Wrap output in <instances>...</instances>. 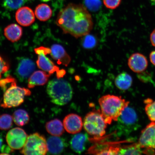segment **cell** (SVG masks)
<instances>
[{"instance_id":"1","label":"cell","mask_w":155,"mask_h":155,"mask_svg":"<svg viewBox=\"0 0 155 155\" xmlns=\"http://www.w3.org/2000/svg\"><path fill=\"white\" fill-rule=\"evenodd\" d=\"M56 24L64 33L78 38L88 35L93 27L92 19L87 9L82 5L70 3L62 9Z\"/></svg>"},{"instance_id":"2","label":"cell","mask_w":155,"mask_h":155,"mask_svg":"<svg viewBox=\"0 0 155 155\" xmlns=\"http://www.w3.org/2000/svg\"><path fill=\"white\" fill-rule=\"evenodd\" d=\"M101 114L107 124L117 121L122 112L129 106V102L120 96L108 94L103 96L98 101Z\"/></svg>"},{"instance_id":"3","label":"cell","mask_w":155,"mask_h":155,"mask_svg":"<svg viewBox=\"0 0 155 155\" xmlns=\"http://www.w3.org/2000/svg\"><path fill=\"white\" fill-rule=\"evenodd\" d=\"M1 87L5 91L3 103L1 106L8 108L20 105L24 101L25 96L30 95L31 92L28 89L17 86L16 81L11 77L4 79Z\"/></svg>"},{"instance_id":"4","label":"cell","mask_w":155,"mask_h":155,"mask_svg":"<svg viewBox=\"0 0 155 155\" xmlns=\"http://www.w3.org/2000/svg\"><path fill=\"white\" fill-rule=\"evenodd\" d=\"M47 92L53 103L63 106L72 98L73 90L69 83L63 79H54L48 82Z\"/></svg>"},{"instance_id":"5","label":"cell","mask_w":155,"mask_h":155,"mask_svg":"<svg viewBox=\"0 0 155 155\" xmlns=\"http://www.w3.org/2000/svg\"><path fill=\"white\" fill-rule=\"evenodd\" d=\"M107 124L101 112L92 111L87 114L84 121V127L89 134L95 137H101L105 134Z\"/></svg>"},{"instance_id":"6","label":"cell","mask_w":155,"mask_h":155,"mask_svg":"<svg viewBox=\"0 0 155 155\" xmlns=\"http://www.w3.org/2000/svg\"><path fill=\"white\" fill-rule=\"evenodd\" d=\"M48 151L45 137L40 134L35 133L28 137L21 153L24 155H44Z\"/></svg>"},{"instance_id":"7","label":"cell","mask_w":155,"mask_h":155,"mask_svg":"<svg viewBox=\"0 0 155 155\" xmlns=\"http://www.w3.org/2000/svg\"><path fill=\"white\" fill-rule=\"evenodd\" d=\"M117 121L120 130L124 135L129 134L138 127V119L136 112L129 106L122 112Z\"/></svg>"},{"instance_id":"8","label":"cell","mask_w":155,"mask_h":155,"mask_svg":"<svg viewBox=\"0 0 155 155\" xmlns=\"http://www.w3.org/2000/svg\"><path fill=\"white\" fill-rule=\"evenodd\" d=\"M138 144L144 149L143 153L155 152V122H152L141 131Z\"/></svg>"},{"instance_id":"9","label":"cell","mask_w":155,"mask_h":155,"mask_svg":"<svg viewBox=\"0 0 155 155\" xmlns=\"http://www.w3.org/2000/svg\"><path fill=\"white\" fill-rule=\"evenodd\" d=\"M28 137L24 130L15 127L8 132L6 139L8 144L12 150H18L24 147Z\"/></svg>"},{"instance_id":"10","label":"cell","mask_w":155,"mask_h":155,"mask_svg":"<svg viewBox=\"0 0 155 155\" xmlns=\"http://www.w3.org/2000/svg\"><path fill=\"white\" fill-rule=\"evenodd\" d=\"M36 68L34 62L28 58L19 60L16 70L17 77L21 81L26 80L32 74Z\"/></svg>"},{"instance_id":"11","label":"cell","mask_w":155,"mask_h":155,"mask_svg":"<svg viewBox=\"0 0 155 155\" xmlns=\"http://www.w3.org/2000/svg\"><path fill=\"white\" fill-rule=\"evenodd\" d=\"M64 128L68 133L76 134L82 130L83 122L82 118L78 115L71 114L67 115L63 120Z\"/></svg>"},{"instance_id":"12","label":"cell","mask_w":155,"mask_h":155,"mask_svg":"<svg viewBox=\"0 0 155 155\" xmlns=\"http://www.w3.org/2000/svg\"><path fill=\"white\" fill-rule=\"evenodd\" d=\"M128 65L134 72L141 73L144 71L148 66V61L143 54L135 53L129 58Z\"/></svg>"},{"instance_id":"13","label":"cell","mask_w":155,"mask_h":155,"mask_svg":"<svg viewBox=\"0 0 155 155\" xmlns=\"http://www.w3.org/2000/svg\"><path fill=\"white\" fill-rule=\"evenodd\" d=\"M15 19L19 24L24 26H28L35 21L33 11L30 8L23 7L20 8L15 13Z\"/></svg>"},{"instance_id":"14","label":"cell","mask_w":155,"mask_h":155,"mask_svg":"<svg viewBox=\"0 0 155 155\" xmlns=\"http://www.w3.org/2000/svg\"><path fill=\"white\" fill-rule=\"evenodd\" d=\"M50 55L60 64L68 66L71 61V58L62 46L55 44L51 46Z\"/></svg>"},{"instance_id":"15","label":"cell","mask_w":155,"mask_h":155,"mask_svg":"<svg viewBox=\"0 0 155 155\" xmlns=\"http://www.w3.org/2000/svg\"><path fill=\"white\" fill-rule=\"evenodd\" d=\"M37 54L38 55V59L36 63L39 68L50 74L55 71L57 73L59 71V68L46 57V54L42 53H38Z\"/></svg>"},{"instance_id":"16","label":"cell","mask_w":155,"mask_h":155,"mask_svg":"<svg viewBox=\"0 0 155 155\" xmlns=\"http://www.w3.org/2000/svg\"><path fill=\"white\" fill-rule=\"evenodd\" d=\"M50 75L44 71H35L29 77L28 87L32 88L36 86H43L48 82Z\"/></svg>"},{"instance_id":"17","label":"cell","mask_w":155,"mask_h":155,"mask_svg":"<svg viewBox=\"0 0 155 155\" xmlns=\"http://www.w3.org/2000/svg\"><path fill=\"white\" fill-rule=\"evenodd\" d=\"M47 141L48 151L50 153L58 154L63 152L64 148V142L59 137L53 136L49 137Z\"/></svg>"},{"instance_id":"18","label":"cell","mask_w":155,"mask_h":155,"mask_svg":"<svg viewBox=\"0 0 155 155\" xmlns=\"http://www.w3.org/2000/svg\"><path fill=\"white\" fill-rule=\"evenodd\" d=\"M4 33L8 39L14 42L20 39L22 35L23 31L22 28L19 25L12 24L6 27Z\"/></svg>"},{"instance_id":"19","label":"cell","mask_w":155,"mask_h":155,"mask_svg":"<svg viewBox=\"0 0 155 155\" xmlns=\"http://www.w3.org/2000/svg\"><path fill=\"white\" fill-rule=\"evenodd\" d=\"M46 128L48 133L54 136L60 137L64 132L63 123L58 119L48 122L46 125Z\"/></svg>"},{"instance_id":"20","label":"cell","mask_w":155,"mask_h":155,"mask_svg":"<svg viewBox=\"0 0 155 155\" xmlns=\"http://www.w3.org/2000/svg\"><path fill=\"white\" fill-rule=\"evenodd\" d=\"M132 83V77L126 72L120 74L115 79L116 86L121 90H128L131 87Z\"/></svg>"},{"instance_id":"21","label":"cell","mask_w":155,"mask_h":155,"mask_svg":"<svg viewBox=\"0 0 155 155\" xmlns=\"http://www.w3.org/2000/svg\"><path fill=\"white\" fill-rule=\"evenodd\" d=\"M35 15L39 20L42 21H47L52 15V11L49 5L46 4L39 5L35 9Z\"/></svg>"},{"instance_id":"22","label":"cell","mask_w":155,"mask_h":155,"mask_svg":"<svg viewBox=\"0 0 155 155\" xmlns=\"http://www.w3.org/2000/svg\"><path fill=\"white\" fill-rule=\"evenodd\" d=\"M87 139V135L83 134H78L75 135L71 141L73 150L78 153L83 152L85 150V145Z\"/></svg>"},{"instance_id":"23","label":"cell","mask_w":155,"mask_h":155,"mask_svg":"<svg viewBox=\"0 0 155 155\" xmlns=\"http://www.w3.org/2000/svg\"><path fill=\"white\" fill-rule=\"evenodd\" d=\"M12 117L15 124L20 127L28 124L30 119L28 112L22 109L15 111L13 114Z\"/></svg>"},{"instance_id":"24","label":"cell","mask_w":155,"mask_h":155,"mask_svg":"<svg viewBox=\"0 0 155 155\" xmlns=\"http://www.w3.org/2000/svg\"><path fill=\"white\" fill-rule=\"evenodd\" d=\"M138 143L120 148L118 155H140L143 153V151Z\"/></svg>"},{"instance_id":"25","label":"cell","mask_w":155,"mask_h":155,"mask_svg":"<svg viewBox=\"0 0 155 155\" xmlns=\"http://www.w3.org/2000/svg\"><path fill=\"white\" fill-rule=\"evenodd\" d=\"M144 103L146 104L145 112L149 119L152 122H155V101L148 98L145 101Z\"/></svg>"},{"instance_id":"26","label":"cell","mask_w":155,"mask_h":155,"mask_svg":"<svg viewBox=\"0 0 155 155\" xmlns=\"http://www.w3.org/2000/svg\"><path fill=\"white\" fill-rule=\"evenodd\" d=\"M13 117L8 114H5L0 116V129L7 130L12 125Z\"/></svg>"},{"instance_id":"27","label":"cell","mask_w":155,"mask_h":155,"mask_svg":"<svg viewBox=\"0 0 155 155\" xmlns=\"http://www.w3.org/2000/svg\"><path fill=\"white\" fill-rule=\"evenodd\" d=\"M25 3V0H4L3 5L11 10L16 9L22 6Z\"/></svg>"},{"instance_id":"28","label":"cell","mask_w":155,"mask_h":155,"mask_svg":"<svg viewBox=\"0 0 155 155\" xmlns=\"http://www.w3.org/2000/svg\"><path fill=\"white\" fill-rule=\"evenodd\" d=\"M84 4L86 8L92 12L98 11L102 5L101 0H84Z\"/></svg>"},{"instance_id":"29","label":"cell","mask_w":155,"mask_h":155,"mask_svg":"<svg viewBox=\"0 0 155 155\" xmlns=\"http://www.w3.org/2000/svg\"><path fill=\"white\" fill-rule=\"evenodd\" d=\"M87 35L83 40V47L87 49H90L94 47L96 44V40L94 36Z\"/></svg>"},{"instance_id":"30","label":"cell","mask_w":155,"mask_h":155,"mask_svg":"<svg viewBox=\"0 0 155 155\" xmlns=\"http://www.w3.org/2000/svg\"><path fill=\"white\" fill-rule=\"evenodd\" d=\"M120 148L118 147H110L104 148L103 150L96 152L98 155H117L119 153Z\"/></svg>"},{"instance_id":"31","label":"cell","mask_w":155,"mask_h":155,"mask_svg":"<svg viewBox=\"0 0 155 155\" xmlns=\"http://www.w3.org/2000/svg\"><path fill=\"white\" fill-rule=\"evenodd\" d=\"M121 0H103L104 5L108 9H114L119 6Z\"/></svg>"},{"instance_id":"32","label":"cell","mask_w":155,"mask_h":155,"mask_svg":"<svg viewBox=\"0 0 155 155\" xmlns=\"http://www.w3.org/2000/svg\"><path fill=\"white\" fill-rule=\"evenodd\" d=\"M9 69L8 64L0 55V79L1 78L2 75L8 71Z\"/></svg>"},{"instance_id":"33","label":"cell","mask_w":155,"mask_h":155,"mask_svg":"<svg viewBox=\"0 0 155 155\" xmlns=\"http://www.w3.org/2000/svg\"><path fill=\"white\" fill-rule=\"evenodd\" d=\"M51 49L50 48L41 46L35 49V51L36 54L38 53H43L47 55V54L51 53Z\"/></svg>"},{"instance_id":"34","label":"cell","mask_w":155,"mask_h":155,"mask_svg":"<svg viewBox=\"0 0 155 155\" xmlns=\"http://www.w3.org/2000/svg\"><path fill=\"white\" fill-rule=\"evenodd\" d=\"M1 153L0 155H8L13 152V150L9 145H4L1 148Z\"/></svg>"},{"instance_id":"35","label":"cell","mask_w":155,"mask_h":155,"mask_svg":"<svg viewBox=\"0 0 155 155\" xmlns=\"http://www.w3.org/2000/svg\"><path fill=\"white\" fill-rule=\"evenodd\" d=\"M150 40L152 45L155 47V29L151 33Z\"/></svg>"},{"instance_id":"36","label":"cell","mask_w":155,"mask_h":155,"mask_svg":"<svg viewBox=\"0 0 155 155\" xmlns=\"http://www.w3.org/2000/svg\"><path fill=\"white\" fill-rule=\"evenodd\" d=\"M150 58L151 63L155 66V50L151 52L150 54Z\"/></svg>"},{"instance_id":"37","label":"cell","mask_w":155,"mask_h":155,"mask_svg":"<svg viewBox=\"0 0 155 155\" xmlns=\"http://www.w3.org/2000/svg\"><path fill=\"white\" fill-rule=\"evenodd\" d=\"M65 71L64 70H59L57 73V76L58 79H60L61 78L63 77L64 75L65 74Z\"/></svg>"},{"instance_id":"38","label":"cell","mask_w":155,"mask_h":155,"mask_svg":"<svg viewBox=\"0 0 155 155\" xmlns=\"http://www.w3.org/2000/svg\"><path fill=\"white\" fill-rule=\"evenodd\" d=\"M3 142V139L2 136L0 135V150H1L2 147V144Z\"/></svg>"},{"instance_id":"39","label":"cell","mask_w":155,"mask_h":155,"mask_svg":"<svg viewBox=\"0 0 155 155\" xmlns=\"http://www.w3.org/2000/svg\"><path fill=\"white\" fill-rule=\"evenodd\" d=\"M40 1L43 2H48L51 1V0H40Z\"/></svg>"},{"instance_id":"40","label":"cell","mask_w":155,"mask_h":155,"mask_svg":"<svg viewBox=\"0 0 155 155\" xmlns=\"http://www.w3.org/2000/svg\"><path fill=\"white\" fill-rule=\"evenodd\" d=\"M151 1H152L153 3L155 4V0H150Z\"/></svg>"}]
</instances>
